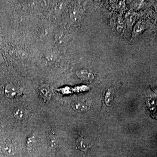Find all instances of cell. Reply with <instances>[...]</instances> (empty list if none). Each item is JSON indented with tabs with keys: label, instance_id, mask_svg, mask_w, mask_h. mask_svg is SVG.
Instances as JSON below:
<instances>
[{
	"label": "cell",
	"instance_id": "obj_8",
	"mask_svg": "<svg viewBox=\"0 0 157 157\" xmlns=\"http://www.w3.org/2000/svg\"><path fill=\"white\" fill-rule=\"evenodd\" d=\"M13 113L14 117L18 120H22L25 117V112L21 108L15 109Z\"/></svg>",
	"mask_w": 157,
	"mask_h": 157
},
{
	"label": "cell",
	"instance_id": "obj_10",
	"mask_svg": "<svg viewBox=\"0 0 157 157\" xmlns=\"http://www.w3.org/2000/svg\"><path fill=\"white\" fill-rule=\"evenodd\" d=\"M126 19L127 23L128 24V25L132 26L136 21V19H137V15H135V14H133V13L127 14Z\"/></svg>",
	"mask_w": 157,
	"mask_h": 157
},
{
	"label": "cell",
	"instance_id": "obj_2",
	"mask_svg": "<svg viewBox=\"0 0 157 157\" xmlns=\"http://www.w3.org/2000/svg\"><path fill=\"white\" fill-rule=\"evenodd\" d=\"M10 55L12 57L17 59H25L27 56L26 52L24 51L16 48L10 51Z\"/></svg>",
	"mask_w": 157,
	"mask_h": 157
},
{
	"label": "cell",
	"instance_id": "obj_6",
	"mask_svg": "<svg viewBox=\"0 0 157 157\" xmlns=\"http://www.w3.org/2000/svg\"><path fill=\"white\" fill-rule=\"evenodd\" d=\"M48 143L49 148L52 150L56 149L58 145V140L56 135L54 134H51L48 136Z\"/></svg>",
	"mask_w": 157,
	"mask_h": 157
},
{
	"label": "cell",
	"instance_id": "obj_11",
	"mask_svg": "<svg viewBox=\"0 0 157 157\" xmlns=\"http://www.w3.org/2000/svg\"><path fill=\"white\" fill-rule=\"evenodd\" d=\"M145 29V26L142 23L139 22L136 24L134 28V33L140 34Z\"/></svg>",
	"mask_w": 157,
	"mask_h": 157
},
{
	"label": "cell",
	"instance_id": "obj_7",
	"mask_svg": "<svg viewBox=\"0 0 157 157\" xmlns=\"http://www.w3.org/2000/svg\"><path fill=\"white\" fill-rule=\"evenodd\" d=\"M2 151L5 155L8 156H11L14 154V149L12 144L6 143L2 146Z\"/></svg>",
	"mask_w": 157,
	"mask_h": 157
},
{
	"label": "cell",
	"instance_id": "obj_14",
	"mask_svg": "<svg viewBox=\"0 0 157 157\" xmlns=\"http://www.w3.org/2000/svg\"><path fill=\"white\" fill-rule=\"evenodd\" d=\"M40 92L43 97H48L50 96V91L46 87H42L40 90Z\"/></svg>",
	"mask_w": 157,
	"mask_h": 157
},
{
	"label": "cell",
	"instance_id": "obj_3",
	"mask_svg": "<svg viewBox=\"0 0 157 157\" xmlns=\"http://www.w3.org/2000/svg\"><path fill=\"white\" fill-rule=\"evenodd\" d=\"M71 107L74 111L77 113H80L85 111L87 109V106L81 101H76L71 104Z\"/></svg>",
	"mask_w": 157,
	"mask_h": 157
},
{
	"label": "cell",
	"instance_id": "obj_16",
	"mask_svg": "<svg viewBox=\"0 0 157 157\" xmlns=\"http://www.w3.org/2000/svg\"><path fill=\"white\" fill-rule=\"evenodd\" d=\"M3 62H4V59H3L2 55L0 53V65H1V64Z\"/></svg>",
	"mask_w": 157,
	"mask_h": 157
},
{
	"label": "cell",
	"instance_id": "obj_9",
	"mask_svg": "<svg viewBox=\"0 0 157 157\" xmlns=\"http://www.w3.org/2000/svg\"><path fill=\"white\" fill-rule=\"evenodd\" d=\"M70 16L71 19L74 21H77L80 17V11L76 7H73L70 9Z\"/></svg>",
	"mask_w": 157,
	"mask_h": 157
},
{
	"label": "cell",
	"instance_id": "obj_15",
	"mask_svg": "<svg viewBox=\"0 0 157 157\" xmlns=\"http://www.w3.org/2000/svg\"><path fill=\"white\" fill-rule=\"evenodd\" d=\"M113 6L114 8H121L122 6V3L121 2H114L113 3Z\"/></svg>",
	"mask_w": 157,
	"mask_h": 157
},
{
	"label": "cell",
	"instance_id": "obj_12",
	"mask_svg": "<svg viewBox=\"0 0 157 157\" xmlns=\"http://www.w3.org/2000/svg\"><path fill=\"white\" fill-rule=\"evenodd\" d=\"M117 22V29L119 32H121L124 28V23L123 20L121 17H118Z\"/></svg>",
	"mask_w": 157,
	"mask_h": 157
},
{
	"label": "cell",
	"instance_id": "obj_5",
	"mask_svg": "<svg viewBox=\"0 0 157 157\" xmlns=\"http://www.w3.org/2000/svg\"><path fill=\"white\" fill-rule=\"evenodd\" d=\"M76 144L77 147L82 151H86L89 148L88 144L82 137H79L76 140Z\"/></svg>",
	"mask_w": 157,
	"mask_h": 157
},
{
	"label": "cell",
	"instance_id": "obj_1",
	"mask_svg": "<svg viewBox=\"0 0 157 157\" xmlns=\"http://www.w3.org/2000/svg\"><path fill=\"white\" fill-rule=\"evenodd\" d=\"M76 75L79 78L86 80H93L94 78V74L86 70H78L76 72Z\"/></svg>",
	"mask_w": 157,
	"mask_h": 157
},
{
	"label": "cell",
	"instance_id": "obj_4",
	"mask_svg": "<svg viewBox=\"0 0 157 157\" xmlns=\"http://www.w3.org/2000/svg\"><path fill=\"white\" fill-rule=\"evenodd\" d=\"M5 94L9 98H13L17 95V90L16 88L12 85L9 84L6 86L5 90Z\"/></svg>",
	"mask_w": 157,
	"mask_h": 157
},
{
	"label": "cell",
	"instance_id": "obj_13",
	"mask_svg": "<svg viewBox=\"0 0 157 157\" xmlns=\"http://www.w3.org/2000/svg\"><path fill=\"white\" fill-rule=\"evenodd\" d=\"M56 40L58 43L61 44L66 40V36L63 33L58 34L56 36Z\"/></svg>",
	"mask_w": 157,
	"mask_h": 157
}]
</instances>
